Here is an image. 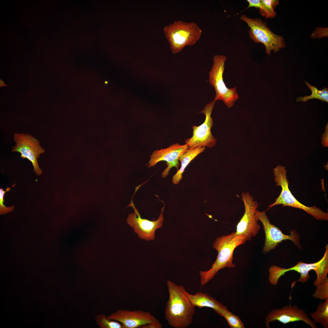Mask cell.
<instances>
[{"instance_id": "obj_1", "label": "cell", "mask_w": 328, "mask_h": 328, "mask_svg": "<svg viewBox=\"0 0 328 328\" xmlns=\"http://www.w3.org/2000/svg\"><path fill=\"white\" fill-rule=\"evenodd\" d=\"M169 294L165 310V317L174 328H186L193 321L195 306L189 297L184 286L170 280L166 282Z\"/></svg>"}, {"instance_id": "obj_2", "label": "cell", "mask_w": 328, "mask_h": 328, "mask_svg": "<svg viewBox=\"0 0 328 328\" xmlns=\"http://www.w3.org/2000/svg\"><path fill=\"white\" fill-rule=\"evenodd\" d=\"M247 241L245 236L237 235L234 232L217 237L213 245L218 252L216 261L209 270L199 272L201 286H204L213 279L220 269L226 267H235L236 265L232 262L234 251L236 247L244 244Z\"/></svg>"}, {"instance_id": "obj_3", "label": "cell", "mask_w": 328, "mask_h": 328, "mask_svg": "<svg viewBox=\"0 0 328 328\" xmlns=\"http://www.w3.org/2000/svg\"><path fill=\"white\" fill-rule=\"evenodd\" d=\"M314 271L317 278L314 282V285L316 286L324 282L327 277L328 273V244L325 247V250L322 258L318 261L312 263H306L301 261L298 262L295 266L288 268H281L273 265L269 269L268 280L270 283L273 285H276L279 279L285 273L291 271H294L300 274V278L294 282L291 285L292 289L295 283L299 282L304 283L308 281L310 278L309 272L311 270Z\"/></svg>"}, {"instance_id": "obj_4", "label": "cell", "mask_w": 328, "mask_h": 328, "mask_svg": "<svg viewBox=\"0 0 328 328\" xmlns=\"http://www.w3.org/2000/svg\"><path fill=\"white\" fill-rule=\"evenodd\" d=\"M163 32L173 54L180 52L186 46L195 45L200 39L202 33L196 23L180 20L165 26Z\"/></svg>"}, {"instance_id": "obj_5", "label": "cell", "mask_w": 328, "mask_h": 328, "mask_svg": "<svg viewBox=\"0 0 328 328\" xmlns=\"http://www.w3.org/2000/svg\"><path fill=\"white\" fill-rule=\"evenodd\" d=\"M273 172L276 185L281 186L282 191L275 202L269 206V208L276 205H282L283 207L288 206L302 210L317 220H328L327 213L314 206H306L299 201L293 196L289 188L287 171L285 167L278 165L274 169Z\"/></svg>"}, {"instance_id": "obj_6", "label": "cell", "mask_w": 328, "mask_h": 328, "mask_svg": "<svg viewBox=\"0 0 328 328\" xmlns=\"http://www.w3.org/2000/svg\"><path fill=\"white\" fill-rule=\"evenodd\" d=\"M227 59L223 55H216L213 58V64L209 73V81L214 88L215 96L214 100H221L228 108L232 107L239 99L236 87L229 88L223 81V75L225 63Z\"/></svg>"}, {"instance_id": "obj_7", "label": "cell", "mask_w": 328, "mask_h": 328, "mask_svg": "<svg viewBox=\"0 0 328 328\" xmlns=\"http://www.w3.org/2000/svg\"><path fill=\"white\" fill-rule=\"evenodd\" d=\"M240 19L245 22L250 28V38L255 42L263 44L267 54L270 55L271 51L277 52L285 47L283 38L272 32L261 19L250 18L244 15H241Z\"/></svg>"}, {"instance_id": "obj_8", "label": "cell", "mask_w": 328, "mask_h": 328, "mask_svg": "<svg viewBox=\"0 0 328 328\" xmlns=\"http://www.w3.org/2000/svg\"><path fill=\"white\" fill-rule=\"evenodd\" d=\"M216 101L214 100L207 104L199 113L205 114V119L200 125L193 126L192 137L185 140V143L188 145L189 149H193L201 146L211 148L215 145L217 140L212 135L211 129L214 123L211 114Z\"/></svg>"}, {"instance_id": "obj_9", "label": "cell", "mask_w": 328, "mask_h": 328, "mask_svg": "<svg viewBox=\"0 0 328 328\" xmlns=\"http://www.w3.org/2000/svg\"><path fill=\"white\" fill-rule=\"evenodd\" d=\"M15 145L12 147V152H18L20 157L27 159L32 163L35 173L41 175L43 171L39 167L38 159L45 150L40 145L39 141L30 134L15 133L13 136Z\"/></svg>"}, {"instance_id": "obj_10", "label": "cell", "mask_w": 328, "mask_h": 328, "mask_svg": "<svg viewBox=\"0 0 328 328\" xmlns=\"http://www.w3.org/2000/svg\"><path fill=\"white\" fill-rule=\"evenodd\" d=\"M256 216L262 223L265 234V240L263 249V252L266 253L275 249L281 242L284 240L291 241L299 248L301 247L300 237L295 231L292 230L289 235L284 234L279 229L270 222L265 211H260L256 210Z\"/></svg>"}, {"instance_id": "obj_11", "label": "cell", "mask_w": 328, "mask_h": 328, "mask_svg": "<svg viewBox=\"0 0 328 328\" xmlns=\"http://www.w3.org/2000/svg\"><path fill=\"white\" fill-rule=\"evenodd\" d=\"M245 207L244 214L236 226L235 233L246 237L247 241H250L258 232L260 225L258 223L255 212L259 205L253 200V197L247 192L241 194Z\"/></svg>"}, {"instance_id": "obj_12", "label": "cell", "mask_w": 328, "mask_h": 328, "mask_svg": "<svg viewBox=\"0 0 328 328\" xmlns=\"http://www.w3.org/2000/svg\"><path fill=\"white\" fill-rule=\"evenodd\" d=\"M163 203V206L158 219L155 220L151 221L142 218L132 200L129 206L133 208L134 212L128 215L126 221L140 239L149 241L155 239L156 230L161 227L163 223L164 219L163 214L165 206V203Z\"/></svg>"}, {"instance_id": "obj_13", "label": "cell", "mask_w": 328, "mask_h": 328, "mask_svg": "<svg viewBox=\"0 0 328 328\" xmlns=\"http://www.w3.org/2000/svg\"><path fill=\"white\" fill-rule=\"evenodd\" d=\"M188 149V145L186 144L181 145L176 143L167 148L156 150L151 155L147 165L149 167H152L160 161H166L167 166L162 174V177L166 178L173 167H175L177 170H179V163L178 159Z\"/></svg>"}, {"instance_id": "obj_14", "label": "cell", "mask_w": 328, "mask_h": 328, "mask_svg": "<svg viewBox=\"0 0 328 328\" xmlns=\"http://www.w3.org/2000/svg\"><path fill=\"white\" fill-rule=\"evenodd\" d=\"M276 320L284 324L302 321L312 328H317L315 323L309 317L308 314L296 305L286 306L281 308L272 310L265 317L266 327L270 328L269 323Z\"/></svg>"}, {"instance_id": "obj_15", "label": "cell", "mask_w": 328, "mask_h": 328, "mask_svg": "<svg viewBox=\"0 0 328 328\" xmlns=\"http://www.w3.org/2000/svg\"><path fill=\"white\" fill-rule=\"evenodd\" d=\"M106 317L120 322L124 328H140L157 319L148 311L127 309L118 310Z\"/></svg>"}, {"instance_id": "obj_16", "label": "cell", "mask_w": 328, "mask_h": 328, "mask_svg": "<svg viewBox=\"0 0 328 328\" xmlns=\"http://www.w3.org/2000/svg\"><path fill=\"white\" fill-rule=\"evenodd\" d=\"M188 296L193 305L201 308L208 307L212 308L217 313L227 309L223 304L216 300L206 293L197 292L194 294L187 293Z\"/></svg>"}, {"instance_id": "obj_17", "label": "cell", "mask_w": 328, "mask_h": 328, "mask_svg": "<svg viewBox=\"0 0 328 328\" xmlns=\"http://www.w3.org/2000/svg\"><path fill=\"white\" fill-rule=\"evenodd\" d=\"M205 149L203 146L198 147L195 149H189L182 155L178 160L181 162V167L177 170L176 173L173 176V183L175 185L179 183L183 178L182 175L186 167L196 156L203 152Z\"/></svg>"}, {"instance_id": "obj_18", "label": "cell", "mask_w": 328, "mask_h": 328, "mask_svg": "<svg viewBox=\"0 0 328 328\" xmlns=\"http://www.w3.org/2000/svg\"><path fill=\"white\" fill-rule=\"evenodd\" d=\"M315 323H320L325 328H328V299L318 305L317 310L309 313Z\"/></svg>"}, {"instance_id": "obj_19", "label": "cell", "mask_w": 328, "mask_h": 328, "mask_svg": "<svg viewBox=\"0 0 328 328\" xmlns=\"http://www.w3.org/2000/svg\"><path fill=\"white\" fill-rule=\"evenodd\" d=\"M305 83L312 92L311 94L309 96L300 97L296 98V101L297 102H306L309 100L317 99L323 102H328V89L327 87H324L321 90H319L317 87L310 85L308 82L305 81Z\"/></svg>"}, {"instance_id": "obj_20", "label": "cell", "mask_w": 328, "mask_h": 328, "mask_svg": "<svg viewBox=\"0 0 328 328\" xmlns=\"http://www.w3.org/2000/svg\"><path fill=\"white\" fill-rule=\"evenodd\" d=\"M263 5L262 8L259 9L260 14L266 19L274 17L276 13L274 9L278 4L279 1L277 0H261Z\"/></svg>"}, {"instance_id": "obj_21", "label": "cell", "mask_w": 328, "mask_h": 328, "mask_svg": "<svg viewBox=\"0 0 328 328\" xmlns=\"http://www.w3.org/2000/svg\"><path fill=\"white\" fill-rule=\"evenodd\" d=\"M218 314L224 318L231 328H244V323L240 318L229 311L228 309L221 311Z\"/></svg>"}, {"instance_id": "obj_22", "label": "cell", "mask_w": 328, "mask_h": 328, "mask_svg": "<svg viewBox=\"0 0 328 328\" xmlns=\"http://www.w3.org/2000/svg\"><path fill=\"white\" fill-rule=\"evenodd\" d=\"M104 314L99 315L96 317L97 324L101 328H124L120 322L106 318Z\"/></svg>"}, {"instance_id": "obj_23", "label": "cell", "mask_w": 328, "mask_h": 328, "mask_svg": "<svg viewBox=\"0 0 328 328\" xmlns=\"http://www.w3.org/2000/svg\"><path fill=\"white\" fill-rule=\"evenodd\" d=\"M312 296L315 299L323 300L328 299V277L326 278L323 283L316 286V290Z\"/></svg>"}, {"instance_id": "obj_24", "label": "cell", "mask_w": 328, "mask_h": 328, "mask_svg": "<svg viewBox=\"0 0 328 328\" xmlns=\"http://www.w3.org/2000/svg\"><path fill=\"white\" fill-rule=\"evenodd\" d=\"M11 190L10 187L7 188L5 191L2 188L0 189V213L1 215L4 214L12 211L14 208V206L7 207L4 204V197L6 193L9 191Z\"/></svg>"}, {"instance_id": "obj_25", "label": "cell", "mask_w": 328, "mask_h": 328, "mask_svg": "<svg viewBox=\"0 0 328 328\" xmlns=\"http://www.w3.org/2000/svg\"><path fill=\"white\" fill-rule=\"evenodd\" d=\"M247 1L248 3V6L243 11L252 7H255L259 9L262 7V5L261 0H247Z\"/></svg>"}, {"instance_id": "obj_26", "label": "cell", "mask_w": 328, "mask_h": 328, "mask_svg": "<svg viewBox=\"0 0 328 328\" xmlns=\"http://www.w3.org/2000/svg\"><path fill=\"white\" fill-rule=\"evenodd\" d=\"M162 324L156 319L153 322L143 326L140 328H162Z\"/></svg>"}, {"instance_id": "obj_27", "label": "cell", "mask_w": 328, "mask_h": 328, "mask_svg": "<svg viewBox=\"0 0 328 328\" xmlns=\"http://www.w3.org/2000/svg\"><path fill=\"white\" fill-rule=\"evenodd\" d=\"M322 143L324 146L328 145V126L326 128V131L323 134L322 137Z\"/></svg>"}, {"instance_id": "obj_28", "label": "cell", "mask_w": 328, "mask_h": 328, "mask_svg": "<svg viewBox=\"0 0 328 328\" xmlns=\"http://www.w3.org/2000/svg\"><path fill=\"white\" fill-rule=\"evenodd\" d=\"M7 86V85L5 84L4 82L1 79L0 80V87H2L4 86Z\"/></svg>"}]
</instances>
